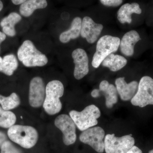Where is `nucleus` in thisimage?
Returning <instances> with one entry per match:
<instances>
[{
  "label": "nucleus",
  "instance_id": "obj_1",
  "mask_svg": "<svg viewBox=\"0 0 153 153\" xmlns=\"http://www.w3.org/2000/svg\"><path fill=\"white\" fill-rule=\"evenodd\" d=\"M18 57L24 66L27 67L43 66L48 63L46 55L38 50L30 40H26L19 47Z\"/></svg>",
  "mask_w": 153,
  "mask_h": 153
},
{
  "label": "nucleus",
  "instance_id": "obj_2",
  "mask_svg": "<svg viewBox=\"0 0 153 153\" xmlns=\"http://www.w3.org/2000/svg\"><path fill=\"white\" fill-rule=\"evenodd\" d=\"M7 134L12 141L27 149L33 147L37 143L38 139L37 130L28 126H12L9 128Z\"/></svg>",
  "mask_w": 153,
  "mask_h": 153
},
{
  "label": "nucleus",
  "instance_id": "obj_3",
  "mask_svg": "<svg viewBox=\"0 0 153 153\" xmlns=\"http://www.w3.org/2000/svg\"><path fill=\"white\" fill-rule=\"evenodd\" d=\"M64 90L63 84L59 80H52L47 84L46 97L43 105L48 114L53 115L61 111L62 105L60 98L63 96Z\"/></svg>",
  "mask_w": 153,
  "mask_h": 153
},
{
  "label": "nucleus",
  "instance_id": "obj_4",
  "mask_svg": "<svg viewBox=\"0 0 153 153\" xmlns=\"http://www.w3.org/2000/svg\"><path fill=\"white\" fill-rule=\"evenodd\" d=\"M69 115L79 130L83 131L98 124L97 119L100 117L101 112L97 106L91 105L81 111H71Z\"/></svg>",
  "mask_w": 153,
  "mask_h": 153
},
{
  "label": "nucleus",
  "instance_id": "obj_5",
  "mask_svg": "<svg viewBox=\"0 0 153 153\" xmlns=\"http://www.w3.org/2000/svg\"><path fill=\"white\" fill-rule=\"evenodd\" d=\"M120 42L119 38L109 35H105L100 38L92 59V66L95 68H98L108 56L116 52Z\"/></svg>",
  "mask_w": 153,
  "mask_h": 153
},
{
  "label": "nucleus",
  "instance_id": "obj_6",
  "mask_svg": "<svg viewBox=\"0 0 153 153\" xmlns=\"http://www.w3.org/2000/svg\"><path fill=\"white\" fill-rule=\"evenodd\" d=\"M131 103L134 106L141 108L149 105H153V78L148 76L142 77L137 91L131 99Z\"/></svg>",
  "mask_w": 153,
  "mask_h": 153
},
{
  "label": "nucleus",
  "instance_id": "obj_7",
  "mask_svg": "<svg viewBox=\"0 0 153 153\" xmlns=\"http://www.w3.org/2000/svg\"><path fill=\"white\" fill-rule=\"evenodd\" d=\"M104 142L106 153H126L134 146L135 140L131 134L117 137L114 134H108Z\"/></svg>",
  "mask_w": 153,
  "mask_h": 153
},
{
  "label": "nucleus",
  "instance_id": "obj_8",
  "mask_svg": "<svg viewBox=\"0 0 153 153\" xmlns=\"http://www.w3.org/2000/svg\"><path fill=\"white\" fill-rule=\"evenodd\" d=\"M105 132L104 130L99 126L92 127L82 131L79 136V140L83 143L90 146L99 153H102L104 151Z\"/></svg>",
  "mask_w": 153,
  "mask_h": 153
},
{
  "label": "nucleus",
  "instance_id": "obj_9",
  "mask_svg": "<svg viewBox=\"0 0 153 153\" xmlns=\"http://www.w3.org/2000/svg\"><path fill=\"white\" fill-rule=\"evenodd\" d=\"M55 125L63 133V143L66 146L74 144L76 140V125L70 116L61 114L55 119Z\"/></svg>",
  "mask_w": 153,
  "mask_h": 153
},
{
  "label": "nucleus",
  "instance_id": "obj_10",
  "mask_svg": "<svg viewBox=\"0 0 153 153\" xmlns=\"http://www.w3.org/2000/svg\"><path fill=\"white\" fill-rule=\"evenodd\" d=\"M46 95V87L43 79L36 76L31 79L29 88V100L33 107H40L44 104Z\"/></svg>",
  "mask_w": 153,
  "mask_h": 153
},
{
  "label": "nucleus",
  "instance_id": "obj_11",
  "mask_svg": "<svg viewBox=\"0 0 153 153\" xmlns=\"http://www.w3.org/2000/svg\"><path fill=\"white\" fill-rule=\"evenodd\" d=\"M74 64V76L75 79H82L89 72L88 58L86 52L78 48L74 50L71 54Z\"/></svg>",
  "mask_w": 153,
  "mask_h": 153
},
{
  "label": "nucleus",
  "instance_id": "obj_12",
  "mask_svg": "<svg viewBox=\"0 0 153 153\" xmlns=\"http://www.w3.org/2000/svg\"><path fill=\"white\" fill-rule=\"evenodd\" d=\"M103 25L96 23L90 17L85 16L82 20L80 35L89 44L94 43L103 30Z\"/></svg>",
  "mask_w": 153,
  "mask_h": 153
},
{
  "label": "nucleus",
  "instance_id": "obj_13",
  "mask_svg": "<svg viewBox=\"0 0 153 153\" xmlns=\"http://www.w3.org/2000/svg\"><path fill=\"white\" fill-rule=\"evenodd\" d=\"M118 94L116 87L113 84H110L107 80L101 81L99 89H94L91 92V96L94 98L104 95L105 98V105L108 108H112L114 105L117 103Z\"/></svg>",
  "mask_w": 153,
  "mask_h": 153
},
{
  "label": "nucleus",
  "instance_id": "obj_14",
  "mask_svg": "<svg viewBox=\"0 0 153 153\" xmlns=\"http://www.w3.org/2000/svg\"><path fill=\"white\" fill-rule=\"evenodd\" d=\"M115 83L118 94L121 99L123 101L131 100L137 91L139 83L136 81L127 83L125 80L124 77H120L116 79Z\"/></svg>",
  "mask_w": 153,
  "mask_h": 153
},
{
  "label": "nucleus",
  "instance_id": "obj_15",
  "mask_svg": "<svg viewBox=\"0 0 153 153\" xmlns=\"http://www.w3.org/2000/svg\"><path fill=\"white\" fill-rule=\"evenodd\" d=\"M140 40L139 34L135 30H131L126 33L120 41L121 52L128 57L132 56L135 45Z\"/></svg>",
  "mask_w": 153,
  "mask_h": 153
},
{
  "label": "nucleus",
  "instance_id": "obj_16",
  "mask_svg": "<svg viewBox=\"0 0 153 153\" xmlns=\"http://www.w3.org/2000/svg\"><path fill=\"white\" fill-rule=\"evenodd\" d=\"M141 9L139 4L132 3L131 4L126 3L120 7L118 11L117 19L120 23L131 24L132 22L131 15L133 13L141 14Z\"/></svg>",
  "mask_w": 153,
  "mask_h": 153
},
{
  "label": "nucleus",
  "instance_id": "obj_17",
  "mask_svg": "<svg viewBox=\"0 0 153 153\" xmlns=\"http://www.w3.org/2000/svg\"><path fill=\"white\" fill-rule=\"evenodd\" d=\"M22 19L21 16L16 13H11L7 16L4 18L0 22L3 33L10 37L16 36V33L15 30V25Z\"/></svg>",
  "mask_w": 153,
  "mask_h": 153
},
{
  "label": "nucleus",
  "instance_id": "obj_18",
  "mask_svg": "<svg viewBox=\"0 0 153 153\" xmlns=\"http://www.w3.org/2000/svg\"><path fill=\"white\" fill-rule=\"evenodd\" d=\"M82 20L79 17L74 18L71 23L70 28L63 32L60 36V41L62 43H68L71 39L78 38L80 35Z\"/></svg>",
  "mask_w": 153,
  "mask_h": 153
},
{
  "label": "nucleus",
  "instance_id": "obj_19",
  "mask_svg": "<svg viewBox=\"0 0 153 153\" xmlns=\"http://www.w3.org/2000/svg\"><path fill=\"white\" fill-rule=\"evenodd\" d=\"M47 5V0H27L20 6L19 12L23 16L29 17L36 10L45 8Z\"/></svg>",
  "mask_w": 153,
  "mask_h": 153
},
{
  "label": "nucleus",
  "instance_id": "obj_20",
  "mask_svg": "<svg viewBox=\"0 0 153 153\" xmlns=\"http://www.w3.org/2000/svg\"><path fill=\"white\" fill-rule=\"evenodd\" d=\"M127 60L120 55L110 54L104 59L102 64V66L109 68L110 71L115 72L120 70L126 66Z\"/></svg>",
  "mask_w": 153,
  "mask_h": 153
},
{
  "label": "nucleus",
  "instance_id": "obj_21",
  "mask_svg": "<svg viewBox=\"0 0 153 153\" xmlns=\"http://www.w3.org/2000/svg\"><path fill=\"white\" fill-rule=\"evenodd\" d=\"M2 63V72L8 76L13 75L19 65L16 57L13 54L6 55L3 57Z\"/></svg>",
  "mask_w": 153,
  "mask_h": 153
},
{
  "label": "nucleus",
  "instance_id": "obj_22",
  "mask_svg": "<svg viewBox=\"0 0 153 153\" xmlns=\"http://www.w3.org/2000/svg\"><path fill=\"white\" fill-rule=\"evenodd\" d=\"M21 103L20 98L16 94L13 93L7 97L0 95V104L3 109L9 111L19 106Z\"/></svg>",
  "mask_w": 153,
  "mask_h": 153
},
{
  "label": "nucleus",
  "instance_id": "obj_23",
  "mask_svg": "<svg viewBox=\"0 0 153 153\" xmlns=\"http://www.w3.org/2000/svg\"><path fill=\"white\" fill-rule=\"evenodd\" d=\"M16 121V117L13 113L5 110L0 107V127L10 128L14 125Z\"/></svg>",
  "mask_w": 153,
  "mask_h": 153
},
{
  "label": "nucleus",
  "instance_id": "obj_24",
  "mask_svg": "<svg viewBox=\"0 0 153 153\" xmlns=\"http://www.w3.org/2000/svg\"><path fill=\"white\" fill-rule=\"evenodd\" d=\"M1 153H21V151L17 149L10 141L6 140L1 147Z\"/></svg>",
  "mask_w": 153,
  "mask_h": 153
},
{
  "label": "nucleus",
  "instance_id": "obj_25",
  "mask_svg": "<svg viewBox=\"0 0 153 153\" xmlns=\"http://www.w3.org/2000/svg\"><path fill=\"white\" fill-rule=\"evenodd\" d=\"M103 5L106 7H117L123 3V0H100Z\"/></svg>",
  "mask_w": 153,
  "mask_h": 153
},
{
  "label": "nucleus",
  "instance_id": "obj_26",
  "mask_svg": "<svg viewBox=\"0 0 153 153\" xmlns=\"http://www.w3.org/2000/svg\"><path fill=\"white\" fill-rule=\"evenodd\" d=\"M126 153H143V152L139 148L137 147L136 146H134Z\"/></svg>",
  "mask_w": 153,
  "mask_h": 153
},
{
  "label": "nucleus",
  "instance_id": "obj_27",
  "mask_svg": "<svg viewBox=\"0 0 153 153\" xmlns=\"http://www.w3.org/2000/svg\"><path fill=\"white\" fill-rule=\"evenodd\" d=\"M7 137L2 132H0V148L1 146L3 143L6 141Z\"/></svg>",
  "mask_w": 153,
  "mask_h": 153
},
{
  "label": "nucleus",
  "instance_id": "obj_28",
  "mask_svg": "<svg viewBox=\"0 0 153 153\" xmlns=\"http://www.w3.org/2000/svg\"><path fill=\"white\" fill-rule=\"evenodd\" d=\"M27 0H12V2L15 5L22 4Z\"/></svg>",
  "mask_w": 153,
  "mask_h": 153
},
{
  "label": "nucleus",
  "instance_id": "obj_29",
  "mask_svg": "<svg viewBox=\"0 0 153 153\" xmlns=\"http://www.w3.org/2000/svg\"><path fill=\"white\" fill-rule=\"evenodd\" d=\"M6 38V36L5 34L4 33L0 31V45L1 43L5 40Z\"/></svg>",
  "mask_w": 153,
  "mask_h": 153
},
{
  "label": "nucleus",
  "instance_id": "obj_30",
  "mask_svg": "<svg viewBox=\"0 0 153 153\" xmlns=\"http://www.w3.org/2000/svg\"><path fill=\"white\" fill-rule=\"evenodd\" d=\"M3 58L0 57V72H2L3 69Z\"/></svg>",
  "mask_w": 153,
  "mask_h": 153
},
{
  "label": "nucleus",
  "instance_id": "obj_31",
  "mask_svg": "<svg viewBox=\"0 0 153 153\" xmlns=\"http://www.w3.org/2000/svg\"><path fill=\"white\" fill-rule=\"evenodd\" d=\"M3 8V4L2 2L0 0V12L2 10Z\"/></svg>",
  "mask_w": 153,
  "mask_h": 153
},
{
  "label": "nucleus",
  "instance_id": "obj_32",
  "mask_svg": "<svg viewBox=\"0 0 153 153\" xmlns=\"http://www.w3.org/2000/svg\"><path fill=\"white\" fill-rule=\"evenodd\" d=\"M149 153H153V149L152 150L150 151L149 152Z\"/></svg>",
  "mask_w": 153,
  "mask_h": 153
}]
</instances>
